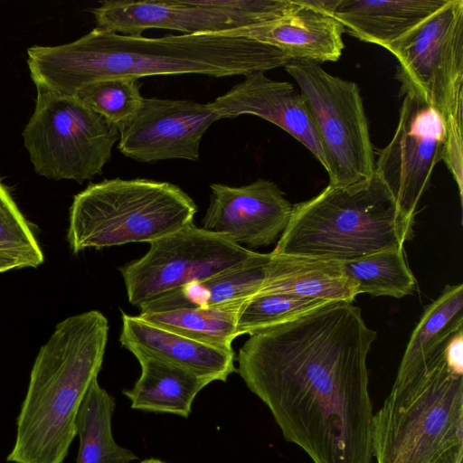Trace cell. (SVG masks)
<instances>
[{
  "instance_id": "6",
  "label": "cell",
  "mask_w": 463,
  "mask_h": 463,
  "mask_svg": "<svg viewBox=\"0 0 463 463\" xmlns=\"http://www.w3.org/2000/svg\"><path fill=\"white\" fill-rule=\"evenodd\" d=\"M194 201L176 184L145 178L105 179L77 194L67 241L74 254L152 242L194 223Z\"/></svg>"
},
{
  "instance_id": "7",
  "label": "cell",
  "mask_w": 463,
  "mask_h": 463,
  "mask_svg": "<svg viewBox=\"0 0 463 463\" xmlns=\"http://www.w3.org/2000/svg\"><path fill=\"white\" fill-rule=\"evenodd\" d=\"M386 50L399 64L402 90L421 96L442 116V160L463 191V0L447 4Z\"/></svg>"
},
{
  "instance_id": "2",
  "label": "cell",
  "mask_w": 463,
  "mask_h": 463,
  "mask_svg": "<svg viewBox=\"0 0 463 463\" xmlns=\"http://www.w3.org/2000/svg\"><path fill=\"white\" fill-rule=\"evenodd\" d=\"M289 58L269 44L226 33L134 36L94 28L57 46H32L27 64L36 89L74 96L108 78L156 75H248L285 66Z\"/></svg>"
},
{
  "instance_id": "14",
  "label": "cell",
  "mask_w": 463,
  "mask_h": 463,
  "mask_svg": "<svg viewBox=\"0 0 463 463\" xmlns=\"http://www.w3.org/2000/svg\"><path fill=\"white\" fill-rule=\"evenodd\" d=\"M203 228L251 248L273 244L287 227L292 205L279 186L259 179L241 186L213 184Z\"/></svg>"
},
{
  "instance_id": "12",
  "label": "cell",
  "mask_w": 463,
  "mask_h": 463,
  "mask_svg": "<svg viewBox=\"0 0 463 463\" xmlns=\"http://www.w3.org/2000/svg\"><path fill=\"white\" fill-rule=\"evenodd\" d=\"M445 141L440 113L419 94L405 92L395 132L379 150L374 172L411 223L432 172L443 158Z\"/></svg>"
},
{
  "instance_id": "15",
  "label": "cell",
  "mask_w": 463,
  "mask_h": 463,
  "mask_svg": "<svg viewBox=\"0 0 463 463\" xmlns=\"http://www.w3.org/2000/svg\"><path fill=\"white\" fill-rule=\"evenodd\" d=\"M211 103L221 119L248 114L279 127L326 166L322 146L308 109L291 83L271 80L265 71H255L245 75L244 80Z\"/></svg>"
},
{
  "instance_id": "1",
  "label": "cell",
  "mask_w": 463,
  "mask_h": 463,
  "mask_svg": "<svg viewBox=\"0 0 463 463\" xmlns=\"http://www.w3.org/2000/svg\"><path fill=\"white\" fill-rule=\"evenodd\" d=\"M376 338L360 307L330 301L250 335L237 371L313 463H372L366 361Z\"/></svg>"
},
{
  "instance_id": "22",
  "label": "cell",
  "mask_w": 463,
  "mask_h": 463,
  "mask_svg": "<svg viewBox=\"0 0 463 463\" xmlns=\"http://www.w3.org/2000/svg\"><path fill=\"white\" fill-rule=\"evenodd\" d=\"M463 329V285H447L429 306L411 333L398 371L420 368L441 354Z\"/></svg>"
},
{
  "instance_id": "11",
  "label": "cell",
  "mask_w": 463,
  "mask_h": 463,
  "mask_svg": "<svg viewBox=\"0 0 463 463\" xmlns=\"http://www.w3.org/2000/svg\"><path fill=\"white\" fill-rule=\"evenodd\" d=\"M295 0H107L92 10L97 27L140 36L148 29L227 33L291 12Z\"/></svg>"
},
{
  "instance_id": "8",
  "label": "cell",
  "mask_w": 463,
  "mask_h": 463,
  "mask_svg": "<svg viewBox=\"0 0 463 463\" xmlns=\"http://www.w3.org/2000/svg\"><path fill=\"white\" fill-rule=\"evenodd\" d=\"M34 111L23 131L35 172L82 183L102 173L119 131L74 96L36 89Z\"/></svg>"
},
{
  "instance_id": "9",
  "label": "cell",
  "mask_w": 463,
  "mask_h": 463,
  "mask_svg": "<svg viewBox=\"0 0 463 463\" xmlns=\"http://www.w3.org/2000/svg\"><path fill=\"white\" fill-rule=\"evenodd\" d=\"M284 67L298 85L316 127L329 185H347L373 175L375 156L357 84L311 61L290 60Z\"/></svg>"
},
{
  "instance_id": "17",
  "label": "cell",
  "mask_w": 463,
  "mask_h": 463,
  "mask_svg": "<svg viewBox=\"0 0 463 463\" xmlns=\"http://www.w3.org/2000/svg\"><path fill=\"white\" fill-rule=\"evenodd\" d=\"M119 342L134 355L152 356L185 368L200 376L226 382L236 372L233 350H224L194 341L142 320L122 315Z\"/></svg>"
},
{
  "instance_id": "30",
  "label": "cell",
  "mask_w": 463,
  "mask_h": 463,
  "mask_svg": "<svg viewBox=\"0 0 463 463\" xmlns=\"http://www.w3.org/2000/svg\"><path fill=\"white\" fill-rule=\"evenodd\" d=\"M339 1L340 0H299L305 6L332 16Z\"/></svg>"
},
{
  "instance_id": "3",
  "label": "cell",
  "mask_w": 463,
  "mask_h": 463,
  "mask_svg": "<svg viewBox=\"0 0 463 463\" xmlns=\"http://www.w3.org/2000/svg\"><path fill=\"white\" fill-rule=\"evenodd\" d=\"M108 333V319L98 310L56 325L33 362L8 462H63L82 401L101 369Z\"/></svg>"
},
{
  "instance_id": "16",
  "label": "cell",
  "mask_w": 463,
  "mask_h": 463,
  "mask_svg": "<svg viewBox=\"0 0 463 463\" xmlns=\"http://www.w3.org/2000/svg\"><path fill=\"white\" fill-rule=\"evenodd\" d=\"M295 1V9L282 17L226 34L273 46L289 60L317 63L339 60L345 48L343 25L334 16L307 7L299 0Z\"/></svg>"
},
{
  "instance_id": "31",
  "label": "cell",
  "mask_w": 463,
  "mask_h": 463,
  "mask_svg": "<svg viewBox=\"0 0 463 463\" xmlns=\"http://www.w3.org/2000/svg\"><path fill=\"white\" fill-rule=\"evenodd\" d=\"M140 463H167V462H165V461H163L161 459H158V458H146V459L142 460Z\"/></svg>"
},
{
  "instance_id": "32",
  "label": "cell",
  "mask_w": 463,
  "mask_h": 463,
  "mask_svg": "<svg viewBox=\"0 0 463 463\" xmlns=\"http://www.w3.org/2000/svg\"><path fill=\"white\" fill-rule=\"evenodd\" d=\"M2 272H3V271H2V269H1V268H0V273H2Z\"/></svg>"
},
{
  "instance_id": "13",
  "label": "cell",
  "mask_w": 463,
  "mask_h": 463,
  "mask_svg": "<svg viewBox=\"0 0 463 463\" xmlns=\"http://www.w3.org/2000/svg\"><path fill=\"white\" fill-rule=\"evenodd\" d=\"M219 119L211 102L145 98L137 116L119 132L118 149L139 162L196 161L204 133Z\"/></svg>"
},
{
  "instance_id": "10",
  "label": "cell",
  "mask_w": 463,
  "mask_h": 463,
  "mask_svg": "<svg viewBox=\"0 0 463 463\" xmlns=\"http://www.w3.org/2000/svg\"><path fill=\"white\" fill-rule=\"evenodd\" d=\"M149 244L144 256L119 268L128 301L137 307L234 268L256 253L194 223Z\"/></svg>"
},
{
  "instance_id": "24",
  "label": "cell",
  "mask_w": 463,
  "mask_h": 463,
  "mask_svg": "<svg viewBox=\"0 0 463 463\" xmlns=\"http://www.w3.org/2000/svg\"><path fill=\"white\" fill-rule=\"evenodd\" d=\"M240 308H177L137 316L152 326L194 341L232 350V341L238 337L236 325Z\"/></svg>"
},
{
  "instance_id": "23",
  "label": "cell",
  "mask_w": 463,
  "mask_h": 463,
  "mask_svg": "<svg viewBox=\"0 0 463 463\" xmlns=\"http://www.w3.org/2000/svg\"><path fill=\"white\" fill-rule=\"evenodd\" d=\"M115 399L95 379L79 410L76 463H130L137 456L119 446L112 433Z\"/></svg>"
},
{
  "instance_id": "21",
  "label": "cell",
  "mask_w": 463,
  "mask_h": 463,
  "mask_svg": "<svg viewBox=\"0 0 463 463\" xmlns=\"http://www.w3.org/2000/svg\"><path fill=\"white\" fill-rule=\"evenodd\" d=\"M141 374L123 393L132 409L187 418L197 394L212 382L174 364L137 354Z\"/></svg>"
},
{
  "instance_id": "18",
  "label": "cell",
  "mask_w": 463,
  "mask_h": 463,
  "mask_svg": "<svg viewBox=\"0 0 463 463\" xmlns=\"http://www.w3.org/2000/svg\"><path fill=\"white\" fill-rule=\"evenodd\" d=\"M448 0H340L333 16L344 32L387 49Z\"/></svg>"
},
{
  "instance_id": "27",
  "label": "cell",
  "mask_w": 463,
  "mask_h": 463,
  "mask_svg": "<svg viewBox=\"0 0 463 463\" xmlns=\"http://www.w3.org/2000/svg\"><path fill=\"white\" fill-rule=\"evenodd\" d=\"M120 132L137 116L145 98L138 80L116 77L91 82L74 95Z\"/></svg>"
},
{
  "instance_id": "26",
  "label": "cell",
  "mask_w": 463,
  "mask_h": 463,
  "mask_svg": "<svg viewBox=\"0 0 463 463\" xmlns=\"http://www.w3.org/2000/svg\"><path fill=\"white\" fill-rule=\"evenodd\" d=\"M38 241L7 188L0 181V268L3 272L37 268L43 262Z\"/></svg>"
},
{
  "instance_id": "28",
  "label": "cell",
  "mask_w": 463,
  "mask_h": 463,
  "mask_svg": "<svg viewBox=\"0 0 463 463\" xmlns=\"http://www.w3.org/2000/svg\"><path fill=\"white\" fill-rule=\"evenodd\" d=\"M330 301L288 293L255 294L238 313L237 335H252L299 317Z\"/></svg>"
},
{
  "instance_id": "5",
  "label": "cell",
  "mask_w": 463,
  "mask_h": 463,
  "mask_svg": "<svg viewBox=\"0 0 463 463\" xmlns=\"http://www.w3.org/2000/svg\"><path fill=\"white\" fill-rule=\"evenodd\" d=\"M377 463H463V373L444 351L423 366L398 371L372 421Z\"/></svg>"
},
{
  "instance_id": "29",
  "label": "cell",
  "mask_w": 463,
  "mask_h": 463,
  "mask_svg": "<svg viewBox=\"0 0 463 463\" xmlns=\"http://www.w3.org/2000/svg\"><path fill=\"white\" fill-rule=\"evenodd\" d=\"M444 358L450 368L463 373V329L457 332L446 345Z\"/></svg>"
},
{
  "instance_id": "25",
  "label": "cell",
  "mask_w": 463,
  "mask_h": 463,
  "mask_svg": "<svg viewBox=\"0 0 463 463\" xmlns=\"http://www.w3.org/2000/svg\"><path fill=\"white\" fill-rule=\"evenodd\" d=\"M340 263L345 274L356 285L358 294L401 298L412 294L417 287L403 248Z\"/></svg>"
},
{
  "instance_id": "4",
  "label": "cell",
  "mask_w": 463,
  "mask_h": 463,
  "mask_svg": "<svg viewBox=\"0 0 463 463\" xmlns=\"http://www.w3.org/2000/svg\"><path fill=\"white\" fill-rule=\"evenodd\" d=\"M392 193L374 172L355 183L327 185L292 205L275 254L346 262L401 249L413 236Z\"/></svg>"
},
{
  "instance_id": "20",
  "label": "cell",
  "mask_w": 463,
  "mask_h": 463,
  "mask_svg": "<svg viewBox=\"0 0 463 463\" xmlns=\"http://www.w3.org/2000/svg\"><path fill=\"white\" fill-rule=\"evenodd\" d=\"M270 253L264 282L256 294L288 293L348 303L359 295L340 262Z\"/></svg>"
},
{
  "instance_id": "19",
  "label": "cell",
  "mask_w": 463,
  "mask_h": 463,
  "mask_svg": "<svg viewBox=\"0 0 463 463\" xmlns=\"http://www.w3.org/2000/svg\"><path fill=\"white\" fill-rule=\"evenodd\" d=\"M271 253L256 252L247 261L194 281L138 308L140 313L177 308H222L241 305L261 288Z\"/></svg>"
}]
</instances>
